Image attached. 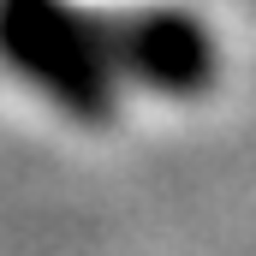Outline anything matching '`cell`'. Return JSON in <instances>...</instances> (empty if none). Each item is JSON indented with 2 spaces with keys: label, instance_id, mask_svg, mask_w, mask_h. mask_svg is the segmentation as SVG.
Listing matches in <instances>:
<instances>
[{
  "label": "cell",
  "instance_id": "6da1fadb",
  "mask_svg": "<svg viewBox=\"0 0 256 256\" xmlns=\"http://www.w3.org/2000/svg\"><path fill=\"white\" fill-rule=\"evenodd\" d=\"M0 60L78 126H108L120 114L102 12L78 0H0Z\"/></svg>",
  "mask_w": 256,
  "mask_h": 256
},
{
  "label": "cell",
  "instance_id": "7a4b0ae2",
  "mask_svg": "<svg viewBox=\"0 0 256 256\" xmlns=\"http://www.w3.org/2000/svg\"><path fill=\"white\" fill-rule=\"evenodd\" d=\"M102 30H108L114 78L143 84L149 96L191 102L214 84V36L185 6H137L120 18H102Z\"/></svg>",
  "mask_w": 256,
  "mask_h": 256
}]
</instances>
